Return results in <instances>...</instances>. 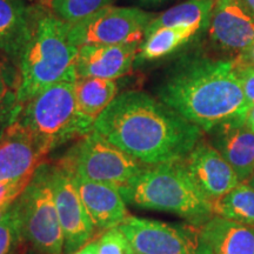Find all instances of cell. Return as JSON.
Wrapping results in <instances>:
<instances>
[{"label":"cell","instance_id":"obj_1","mask_svg":"<svg viewBox=\"0 0 254 254\" xmlns=\"http://www.w3.org/2000/svg\"><path fill=\"white\" fill-rule=\"evenodd\" d=\"M93 131L146 166L182 161L202 138V129L142 91L117 95Z\"/></svg>","mask_w":254,"mask_h":254},{"label":"cell","instance_id":"obj_2","mask_svg":"<svg viewBox=\"0 0 254 254\" xmlns=\"http://www.w3.org/2000/svg\"><path fill=\"white\" fill-rule=\"evenodd\" d=\"M158 97L205 132L245 120L250 109L233 60L187 59L161 84Z\"/></svg>","mask_w":254,"mask_h":254},{"label":"cell","instance_id":"obj_3","mask_svg":"<svg viewBox=\"0 0 254 254\" xmlns=\"http://www.w3.org/2000/svg\"><path fill=\"white\" fill-rule=\"evenodd\" d=\"M126 204L168 212L200 226L213 217V205L187 172L184 160L146 166L119 189Z\"/></svg>","mask_w":254,"mask_h":254},{"label":"cell","instance_id":"obj_4","mask_svg":"<svg viewBox=\"0 0 254 254\" xmlns=\"http://www.w3.org/2000/svg\"><path fill=\"white\" fill-rule=\"evenodd\" d=\"M78 52L69 37V24L39 9L33 34L18 64V100L26 104L58 82L75 64Z\"/></svg>","mask_w":254,"mask_h":254},{"label":"cell","instance_id":"obj_5","mask_svg":"<svg viewBox=\"0 0 254 254\" xmlns=\"http://www.w3.org/2000/svg\"><path fill=\"white\" fill-rule=\"evenodd\" d=\"M75 64L58 82L24 104L18 124L47 154L93 131L94 119L80 112L75 98Z\"/></svg>","mask_w":254,"mask_h":254},{"label":"cell","instance_id":"obj_6","mask_svg":"<svg viewBox=\"0 0 254 254\" xmlns=\"http://www.w3.org/2000/svg\"><path fill=\"white\" fill-rule=\"evenodd\" d=\"M20 236L41 254H63L64 234L52 187V164L43 161L15 200Z\"/></svg>","mask_w":254,"mask_h":254},{"label":"cell","instance_id":"obj_7","mask_svg":"<svg viewBox=\"0 0 254 254\" xmlns=\"http://www.w3.org/2000/svg\"><path fill=\"white\" fill-rule=\"evenodd\" d=\"M57 164L69 176L117 189L131 183L146 167L94 131L77 140Z\"/></svg>","mask_w":254,"mask_h":254},{"label":"cell","instance_id":"obj_8","mask_svg":"<svg viewBox=\"0 0 254 254\" xmlns=\"http://www.w3.org/2000/svg\"><path fill=\"white\" fill-rule=\"evenodd\" d=\"M154 13L136 7L106 6L90 17L69 24V37L75 46L141 44Z\"/></svg>","mask_w":254,"mask_h":254},{"label":"cell","instance_id":"obj_9","mask_svg":"<svg viewBox=\"0 0 254 254\" xmlns=\"http://www.w3.org/2000/svg\"><path fill=\"white\" fill-rule=\"evenodd\" d=\"M135 254H199V226L127 217L119 226Z\"/></svg>","mask_w":254,"mask_h":254},{"label":"cell","instance_id":"obj_10","mask_svg":"<svg viewBox=\"0 0 254 254\" xmlns=\"http://www.w3.org/2000/svg\"><path fill=\"white\" fill-rule=\"evenodd\" d=\"M52 187L64 234V253L71 254L86 245L98 232L71 177L57 163L52 164Z\"/></svg>","mask_w":254,"mask_h":254},{"label":"cell","instance_id":"obj_11","mask_svg":"<svg viewBox=\"0 0 254 254\" xmlns=\"http://www.w3.org/2000/svg\"><path fill=\"white\" fill-rule=\"evenodd\" d=\"M184 164L198 189L212 202L241 183L231 165L209 142L200 140Z\"/></svg>","mask_w":254,"mask_h":254},{"label":"cell","instance_id":"obj_12","mask_svg":"<svg viewBox=\"0 0 254 254\" xmlns=\"http://www.w3.org/2000/svg\"><path fill=\"white\" fill-rule=\"evenodd\" d=\"M208 27L221 50L241 53L254 41V15L240 0H214Z\"/></svg>","mask_w":254,"mask_h":254},{"label":"cell","instance_id":"obj_13","mask_svg":"<svg viewBox=\"0 0 254 254\" xmlns=\"http://www.w3.org/2000/svg\"><path fill=\"white\" fill-rule=\"evenodd\" d=\"M46 155L33 136L15 123L0 141V183L31 178Z\"/></svg>","mask_w":254,"mask_h":254},{"label":"cell","instance_id":"obj_14","mask_svg":"<svg viewBox=\"0 0 254 254\" xmlns=\"http://www.w3.org/2000/svg\"><path fill=\"white\" fill-rule=\"evenodd\" d=\"M140 44L85 45L79 47L75 69L78 78L116 79L132 71Z\"/></svg>","mask_w":254,"mask_h":254},{"label":"cell","instance_id":"obj_15","mask_svg":"<svg viewBox=\"0 0 254 254\" xmlns=\"http://www.w3.org/2000/svg\"><path fill=\"white\" fill-rule=\"evenodd\" d=\"M69 177L98 233L119 227L128 217L126 201L119 189L77 176Z\"/></svg>","mask_w":254,"mask_h":254},{"label":"cell","instance_id":"obj_16","mask_svg":"<svg viewBox=\"0 0 254 254\" xmlns=\"http://www.w3.org/2000/svg\"><path fill=\"white\" fill-rule=\"evenodd\" d=\"M39 11L24 0H0V56L18 66L30 43Z\"/></svg>","mask_w":254,"mask_h":254},{"label":"cell","instance_id":"obj_17","mask_svg":"<svg viewBox=\"0 0 254 254\" xmlns=\"http://www.w3.org/2000/svg\"><path fill=\"white\" fill-rule=\"evenodd\" d=\"M199 254H254V227L213 215L199 226Z\"/></svg>","mask_w":254,"mask_h":254},{"label":"cell","instance_id":"obj_18","mask_svg":"<svg viewBox=\"0 0 254 254\" xmlns=\"http://www.w3.org/2000/svg\"><path fill=\"white\" fill-rule=\"evenodd\" d=\"M212 145L231 165L240 182L254 173V132L245 120H237L212 129Z\"/></svg>","mask_w":254,"mask_h":254},{"label":"cell","instance_id":"obj_19","mask_svg":"<svg viewBox=\"0 0 254 254\" xmlns=\"http://www.w3.org/2000/svg\"><path fill=\"white\" fill-rule=\"evenodd\" d=\"M214 0H187L155 15L146 28L145 37L163 27H185L196 34L208 27Z\"/></svg>","mask_w":254,"mask_h":254},{"label":"cell","instance_id":"obj_20","mask_svg":"<svg viewBox=\"0 0 254 254\" xmlns=\"http://www.w3.org/2000/svg\"><path fill=\"white\" fill-rule=\"evenodd\" d=\"M118 95L116 80L99 78H78L75 98L79 110L85 116L97 119Z\"/></svg>","mask_w":254,"mask_h":254},{"label":"cell","instance_id":"obj_21","mask_svg":"<svg viewBox=\"0 0 254 254\" xmlns=\"http://www.w3.org/2000/svg\"><path fill=\"white\" fill-rule=\"evenodd\" d=\"M193 30L185 27H163L144 38L135 63L151 62L171 55L195 37Z\"/></svg>","mask_w":254,"mask_h":254},{"label":"cell","instance_id":"obj_22","mask_svg":"<svg viewBox=\"0 0 254 254\" xmlns=\"http://www.w3.org/2000/svg\"><path fill=\"white\" fill-rule=\"evenodd\" d=\"M212 205L214 215L254 227V189L249 183L241 182Z\"/></svg>","mask_w":254,"mask_h":254},{"label":"cell","instance_id":"obj_23","mask_svg":"<svg viewBox=\"0 0 254 254\" xmlns=\"http://www.w3.org/2000/svg\"><path fill=\"white\" fill-rule=\"evenodd\" d=\"M114 0H40L41 8L67 24H75L99 9L113 4Z\"/></svg>","mask_w":254,"mask_h":254},{"label":"cell","instance_id":"obj_24","mask_svg":"<svg viewBox=\"0 0 254 254\" xmlns=\"http://www.w3.org/2000/svg\"><path fill=\"white\" fill-rule=\"evenodd\" d=\"M21 244L24 243L20 236L17 204L14 201L0 220V254L13 253Z\"/></svg>","mask_w":254,"mask_h":254},{"label":"cell","instance_id":"obj_25","mask_svg":"<svg viewBox=\"0 0 254 254\" xmlns=\"http://www.w3.org/2000/svg\"><path fill=\"white\" fill-rule=\"evenodd\" d=\"M24 105L18 100L15 91L11 90L0 97V141L8 129L18 122Z\"/></svg>","mask_w":254,"mask_h":254},{"label":"cell","instance_id":"obj_26","mask_svg":"<svg viewBox=\"0 0 254 254\" xmlns=\"http://www.w3.org/2000/svg\"><path fill=\"white\" fill-rule=\"evenodd\" d=\"M98 254H135L134 250L119 227L111 228L99 237Z\"/></svg>","mask_w":254,"mask_h":254},{"label":"cell","instance_id":"obj_27","mask_svg":"<svg viewBox=\"0 0 254 254\" xmlns=\"http://www.w3.org/2000/svg\"><path fill=\"white\" fill-rule=\"evenodd\" d=\"M32 177L20 180V182L0 183V206L13 202L23 193V190L26 189L28 183L31 182Z\"/></svg>","mask_w":254,"mask_h":254},{"label":"cell","instance_id":"obj_28","mask_svg":"<svg viewBox=\"0 0 254 254\" xmlns=\"http://www.w3.org/2000/svg\"><path fill=\"white\" fill-rule=\"evenodd\" d=\"M236 69L238 77L240 79L246 103L251 107L254 105V67L253 66H245V67Z\"/></svg>","mask_w":254,"mask_h":254},{"label":"cell","instance_id":"obj_29","mask_svg":"<svg viewBox=\"0 0 254 254\" xmlns=\"http://www.w3.org/2000/svg\"><path fill=\"white\" fill-rule=\"evenodd\" d=\"M236 68L245 67V66H253L254 67V41L251 45L239 53L237 59L233 60Z\"/></svg>","mask_w":254,"mask_h":254},{"label":"cell","instance_id":"obj_30","mask_svg":"<svg viewBox=\"0 0 254 254\" xmlns=\"http://www.w3.org/2000/svg\"><path fill=\"white\" fill-rule=\"evenodd\" d=\"M98 251H99V237L90 240L86 245L80 247L71 254H98Z\"/></svg>","mask_w":254,"mask_h":254},{"label":"cell","instance_id":"obj_31","mask_svg":"<svg viewBox=\"0 0 254 254\" xmlns=\"http://www.w3.org/2000/svg\"><path fill=\"white\" fill-rule=\"evenodd\" d=\"M11 90H13V87L11 86V84H8L7 77L5 75L4 68H2L1 64H0V97H2V95L6 94Z\"/></svg>","mask_w":254,"mask_h":254},{"label":"cell","instance_id":"obj_32","mask_svg":"<svg viewBox=\"0 0 254 254\" xmlns=\"http://www.w3.org/2000/svg\"><path fill=\"white\" fill-rule=\"evenodd\" d=\"M245 123L246 125L254 132V105H252V106L247 110L246 116H245Z\"/></svg>","mask_w":254,"mask_h":254},{"label":"cell","instance_id":"obj_33","mask_svg":"<svg viewBox=\"0 0 254 254\" xmlns=\"http://www.w3.org/2000/svg\"><path fill=\"white\" fill-rule=\"evenodd\" d=\"M240 1L254 15V0H240Z\"/></svg>","mask_w":254,"mask_h":254},{"label":"cell","instance_id":"obj_34","mask_svg":"<svg viewBox=\"0 0 254 254\" xmlns=\"http://www.w3.org/2000/svg\"><path fill=\"white\" fill-rule=\"evenodd\" d=\"M14 201H15V200H14ZM13 202H9V204H5V205L0 206V220H1V219L4 218V215L6 213H7V211L9 209V207H11V205L13 204Z\"/></svg>","mask_w":254,"mask_h":254},{"label":"cell","instance_id":"obj_35","mask_svg":"<svg viewBox=\"0 0 254 254\" xmlns=\"http://www.w3.org/2000/svg\"><path fill=\"white\" fill-rule=\"evenodd\" d=\"M140 1L145 5H160L166 2L167 0H140Z\"/></svg>","mask_w":254,"mask_h":254},{"label":"cell","instance_id":"obj_36","mask_svg":"<svg viewBox=\"0 0 254 254\" xmlns=\"http://www.w3.org/2000/svg\"><path fill=\"white\" fill-rule=\"evenodd\" d=\"M246 183H249L250 184V185L251 186H252L253 187V189H254V173L252 174V176H251V178H250V179L249 180H247V182Z\"/></svg>","mask_w":254,"mask_h":254},{"label":"cell","instance_id":"obj_37","mask_svg":"<svg viewBox=\"0 0 254 254\" xmlns=\"http://www.w3.org/2000/svg\"><path fill=\"white\" fill-rule=\"evenodd\" d=\"M21 245H23V244H21ZM11 254H21V252H20V251H19V247H18V249L15 250L13 253H11Z\"/></svg>","mask_w":254,"mask_h":254}]
</instances>
